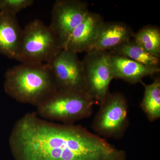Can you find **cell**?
<instances>
[{
  "instance_id": "obj_1",
  "label": "cell",
  "mask_w": 160,
  "mask_h": 160,
  "mask_svg": "<svg viewBox=\"0 0 160 160\" xmlns=\"http://www.w3.org/2000/svg\"><path fill=\"white\" fill-rule=\"evenodd\" d=\"M9 144L15 160H127L124 150L81 125L48 121L36 112L15 123Z\"/></svg>"
},
{
  "instance_id": "obj_2",
  "label": "cell",
  "mask_w": 160,
  "mask_h": 160,
  "mask_svg": "<svg viewBox=\"0 0 160 160\" xmlns=\"http://www.w3.org/2000/svg\"><path fill=\"white\" fill-rule=\"evenodd\" d=\"M4 88L17 102L36 107L58 90L47 63H21L9 68Z\"/></svg>"
},
{
  "instance_id": "obj_3",
  "label": "cell",
  "mask_w": 160,
  "mask_h": 160,
  "mask_svg": "<svg viewBox=\"0 0 160 160\" xmlns=\"http://www.w3.org/2000/svg\"><path fill=\"white\" fill-rule=\"evenodd\" d=\"M95 102L87 92L57 90L36 106L39 117L65 124L91 116Z\"/></svg>"
},
{
  "instance_id": "obj_4",
  "label": "cell",
  "mask_w": 160,
  "mask_h": 160,
  "mask_svg": "<svg viewBox=\"0 0 160 160\" xmlns=\"http://www.w3.org/2000/svg\"><path fill=\"white\" fill-rule=\"evenodd\" d=\"M62 49L49 26L35 19L23 29L18 61L27 64L47 63Z\"/></svg>"
},
{
  "instance_id": "obj_5",
  "label": "cell",
  "mask_w": 160,
  "mask_h": 160,
  "mask_svg": "<svg viewBox=\"0 0 160 160\" xmlns=\"http://www.w3.org/2000/svg\"><path fill=\"white\" fill-rule=\"evenodd\" d=\"M92 128L95 133L106 138L119 139L129 126V105L121 92H109L100 103Z\"/></svg>"
},
{
  "instance_id": "obj_6",
  "label": "cell",
  "mask_w": 160,
  "mask_h": 160,
  "mask_svg": "<svg viewBox=\"0 0 160 160\" xmlns=\"http://www.w3.org/2000/svg\"><path fill=\"white\" fill-rule=\"evenodd\" d=\"M86 53L82 61L86 92L99 105L110 92L109 86L113 79L109 52L90 51Z\"/></svg>"
},
{
  "instance_id": "obj_7",
  "label": "cell",
  "mask_w": 160,
  "mask_h": 160,
  "mask_svg": "<svg viewBox=\"0 0 160 160\" xmlns=\"http://www.w3.org/2000/svg\"><path fill=\"white\" fill-rule=\"evenodd\" d=\"M47 64L58 90L87 92L82 62L77 53L62 49Z\"/></svg>"
},
{
  "instance_id": "obj_8",
  "label": "cell",
  "mask_w": 160,
  "mask_h": 160,
  "mask_svg": "<svg viewBox=\"0 0 160 160\" xmlns=\"http://www.w3.org/2000/svg\"><path fill=\"white\" fill-rule=\"evenodd\" d=\"M89 12L88 3L81 0H57L55 2L49 26L63 49L72 32Z\"/></svg>"
},
{
  "instance_id": "obj_9",
  "label": "cell",
  "mask_w": 160,
  "mask_h": 160,
  "mask_svg": "<svg viewBox=\"0 0 160 160\" xmlns=\"http://www.w3.org/2000/svg\"><path fill=\"white\" fill-rule=\"evenodd\" d=\"M104 22L101 15L89 11L72 32L63 49L77 54L90 51Z\"/></svg>"
},
{
  "instance_id": "obj_10",
  "label": "cell",
  "mask_w": 160,
  "mask_h": 160,
  "mask_svg": "<svg viewBox=\"0 0 160 160\" xmlns=\"http://www.w3.org/2000/svg\"><path fill=\"white\" fill-rule=\"evenodd\" d=\"M109 64L113 79H121L130 84L142 83L143 78L159 73V68L148 67L129 58L108 52Z\"/></svg>"
},
{
  "instance_id": "obj_11",
  "label": "cell",
  "mask_w": 160,
  "mask_h": 160,
  "mask_svg": "<svg viewBox=\"0 0 160 160\" xmlns=\"http://www.w3.org/2000/svg\"><path fill=\"white\" fill-rule=\"evenodd\" d=\"M22 31L16 15L0 11V54L18 61Z\"/></svg>"
},
{
  "instance_id": "obj_12",
  "label": "cell",
  "mask_w": 160,
  "mask_h": 160,
  "mask_svg": "<svg viewBox=\"0 0 160 160\" xmlns=\"http://www.w3.org/2000/svg\"><path fill=\"white\" fill-rule=\"evenodd\" d=\"M134 33L131 27L123 22H104L90 51H112L133 38Z\"/></svg>"
},
{
  "instance_id": "obj_13",
  "label": "cell",
  "mask_w": 160,
  "mask_h": 160,
  "mask_svg": "<svg viewBox=\"0 0 160 160\" xmlns=\"http://www.w3.org/2000/svg\"><path fill=\"white\" fill-rule=\"evenodd\" d=\"M110 52L129 58L148 67L160 69V58L146 51L133 38L127 40Z\"/></svg>"
},
{
  "instance_id": "obj_14",
  "label": "cell",
  "mask_w": 160,
  "mask_h": 160,
  "mask_svg": "<svg viewBox=\"0 0 160 160\" xmlns=\"http://www.w3.org/2000/svg\"><path fill=\"white\" fill-rule=\"evenodd\" d=\"M144 87V93L140 107L150 122L160 118V78H155L149 85L142 83Z\"/></svg>"
},
{
  "instance_id": "obj_15",
  "label": "cell",
  "mask_w": 160,
  "mask_h": 160,
  "mask_svg": "<svg viewBox=\"0 0 160 160\" xmlns=\"http://www.w3.org/2000/svg\"><path fill=\"white\" fill-rule=\"evenodd\" d=\"M133 38L150 54L160 58V29L158 26L148 25L135 33Z\"/></svg>"
},
{
  "instance_id": "obj_16",
  "label": "cell",
  "mask_w": 160,
  "mask_h": 160,
  "mask_svg": "<svg viewBox=\"0 0 160 160\" xmlns=\"http://www.w3.org/2000/svg\"><path fill=\"white\" fill-rule=\"evenodd\" d=\"M33 2V0H0V11L16 15Z\"/></svg>"
}]
</instances>
